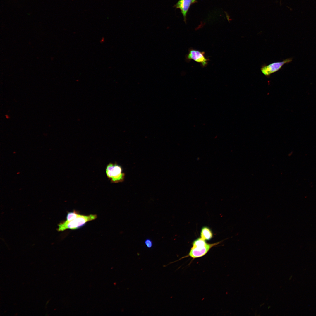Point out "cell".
<instances>
[{
  "mask_svg": "<svg viewBox=\"0 0 316 316\" xmlns=\"http://www.w3.org/2000/svg\"><path fill=\"white\" fill-rule=\"evenodd\" d=\"M220 243V242H219L213 243H208L201 237L197 238L192 242V246L188 254L178 260L189 257L192 258V260L202 257L206 255L212 247L217 245Z\"/></svg>",
  "mask_w": 316,
  "mask_h": 316,
  "instance_id": "cell-1",
  "label": "cell"
},
{
  "mask_svg": "<svg viewBox=\"0 0 316 316\" xmlns=\"http://www.w3.org/2000/svg\"><path fill=\"white\" fill-rule=\"evenodd\" d=\"M97 217V215L95 214H80L77 218L71 221L65 220L59 223L57 230L62 231L67 229H77L84 226L87 222L95 220Z\"/></svg>",
  "mask_w": 316,
  "mask_h": 316,
  "instance_id": "cell-2",
  "label": "cell"
},
{
  "mask_svg": "<svg viewBox=\"0 0 316 316\" xmlns=\"http://www.w3.org/2000/svg\"><path fill=\"white\" fill-rule=\"evenodd\" d=\"M105 171L106 176L111 183H117L123 181L124 174L122 172L121 167L117 164L109 163L106 166Z\"/></svg>",
  "mask_w": 316,
  "mask_h": 316,
  "instance_id": "cell-3",
  "label": "cell"
},
{
  "mask_svg": "<svg viewBox=\"0 0 316 316\" xmlns=\"http://www.w3.org/2000/svg\"><path fill=\"white\" fill-rule=\"evenodd\" d=\"M292 58H288L282 61L275 62L268 65L262 66L261 71L262 73L267 77L280 69L285 64L288 63L292 61Z\"/></svg>",
  "mask_w": 316,
  "mask_h": 316,
  "instance_id": "cell-4",
  "label": "cell"
},
{
  "mask_svg": "<svg viewBox=\"0 0 316 316\" xmlns=\"http://www.w3.org/2000/svg\"><path fill=\"white\" fill-rule=\"evenodd\" d=\"M186 59L187 62L193 60L200 63L203 67L207 66L209 61V59L205 57L204 52L200 51L193 48L189 49L188 53L186 56Z\"/></svg>",
  "mask_w": 316,
  "mask_h": 316,
  "instance_id": "cell-5",
  "label": "cell"
},
{
  "mask_svg": "<svg viewBox=\"0 0 316 316\" xmlns=\"http://www.w3.org/2000/svg\"><path fill=\"white\" fill-rule=\"evenodd\" d=\"M196 0H179L175 5L176 8L179 9L183 15L184 20L186 23V15L190 6L197 3Z\"/></svg>",
  "mask_w": 316,
  "mask_h": 316,
  "instance_id": "cell-6",
  "label": "cell"
},
{
  "mask_svg": "<svg viewBox=\"0 0 316 316\" xmlns=\"http://www.w3.org/2000/svg\"><path fill=\"white\" fill-rule=\"evenodd\" d=\"M200 237L205 240H210L213 237V232L208 227L204 226L201 228L200 232Z\"/></svg>",
  "mask_w": 316,
  "mask_h": 316,
  "instance_id": "cell-7",
  "label": "cell"
},
{
  "mask_svg": "<svg viewBox=\"0 0 316 316\" xmlns=\"http://www.w3.org/2000/svg\"><path fill=\"white\" fill-rule=\"evenodd\" d=\"M80 214L75 210L68 212L67 213L66 220L71 221L78 217Z\"/></svg>",
  "mask_w": 316,
  "mask_h": 316,
  "instance_id": "cell-8",
  "label": "cell"
},
{
  "mask_svg": "<svg viewBox=\"0 0 316 316\" xmlns=\"http://www.w3.org/2000/svg\"><path fill=\"white\" fill-rule=\"evenodd\" d=\"M145 244L146 246L148 248H151L153 246L152 241L149 238L146 239L145 240Z\"/></svg>",
  "mask_w": 316,
  "mask_h": 316,
  "instance_id": "cell-9",
  "label": "cell"
}]
</instances>
